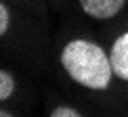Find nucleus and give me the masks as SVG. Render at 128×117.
Listing matches in <instances>:
<instances>
[{
  "instance_id": "1",
  "label": "nucleus",
  "mask_w": 128,
  "mask_h": 117,
  "mask_svg": "<svg viewBox=\"0 0 128 117\" xmlns=\"http://www.w3.org/2000/svg\"><path fill=\"white\" fill-rule=\"evenodd\" d=\"M59 67L78 88L92 94L114 92L116 77L109 50L90 38H69L59 50Z\"/></svg>"
},
{
  "instance_id": "2",
  "label": "nucleus",
  "mask_w": 128,
  "mask_h": 117,
  "mask_svg": "<svg viewBox=\"0 0 128 117\" xmlns=\"http://www.w3.org/2000/svg\"><path fill=\"white\" fill-rule=\"evenodd\" d=\"M76 2L84 17L97 21V23H107V21L120 17L128 0H76Z\"/></svg>"
},
{
  "instance_id": "3",
  "label": "nucleus",
  "mask_w": 128,
  "mask_h": 117,
  "mask_svg": "<svg viewBox=\"0 0 128 117\" xmlns=\"http://www.w3.org/2000/svg\"><path fill=\"white\" fill-rule=\"evenodd\" d=\"M109 57L118 82L128 86V31H122L114 38L109 46Z\"/></svg>"
},
{
  "instance_id": "4",
  "label": "nucleus",
  "mask_w": 128,
  "mask_h": 117,
  "mask_svg": "<svg viewBox=\"0 0 128 117\" xmlns=\"http://www.w3.org/2000/svg\"><path fill=\"white\" fill-rule=\"evenodd\" d=\"M15 94H17V77L10 69L2 67L0 69V103L6 105Z\"/></svg>"
},
{
  "instance_id": "5",
  "label": "nucleus",
  "mask_w": 128,
  "mask_h": 117,
  "mask_svg": "<svg viewBox=\"0 0 128 117\" xmlns=\"http://www.w3.org/2000/svg\"><path fill=\"white\" fill-rule=\"evenodd\" d=\"M48 117H82L86 115L80 107H74V105H57V107L48 109Z\"/></svg>"
}]
</instances>
